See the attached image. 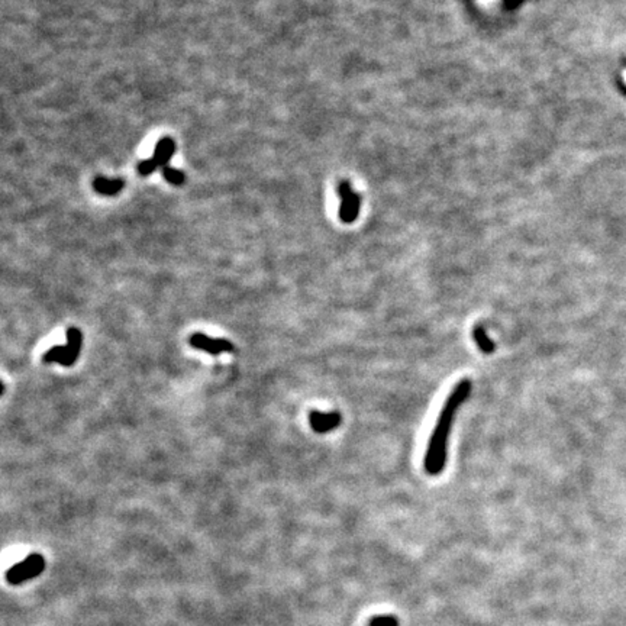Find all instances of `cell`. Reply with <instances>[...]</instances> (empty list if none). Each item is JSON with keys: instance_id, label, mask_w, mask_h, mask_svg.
<instances>
[{"instance_id": "obj_1", "label": "cell", "mask_w": 626, "mask_h": 626, "mask_svg": "<svg viewBox=\"0 0 626 626\" xmlns=\"http://www.w3.org/2000/svg\"><path fill=\"white\" fill-rule=\"evenodd\" d=\"M471 387L473 386L468 379L459 380L450 393L448 399L445 400L424 457V467L429 475H438L445 468L446 455H448V453H446L448 451V439L455 415L459 406L470 397Z\"/></svg>"}, {"instance_id": "obj_2", "label": "cell", "mask_w": 626, "mask_h": 626, "mask_svg": "<svg viewBox=\"0 0 626 626\" xmlns=\"http://www.w3.org/2000/svg\"><path fill=\"white\" fill-rule=\"evenodd\" d=\"M83 347V334L77 328H68L67 330V344L66 345H54L46 354L42 355L44 364L57 363L61 367H73L76 364Z\"/></svg>"}, {"instance_id": "obj_3", "label": "cell", "mask_w": 626, "mask_h": 626, "mask_svg": "<svg viewBox=\"0 0 626 626\" xmlns=\"http://www.w3.org/2000/svg\"><path fill=\"white\" fill-rule=\"evenodd\" d=\"M44 567H46V561H44L42 556L39 554H31L28 556L23 561L18 562L17 565L8 571L6 577L9 580V583L12 585H19L22 581H26L32 577H37L42 573Z\"/></svg>"}, {"instance_id": "obj_4", "label": "cell", "mask_w": 626, "mask_h": 626, "mask_svg": "<svg viewBox=\"0 0 626 626\" xmlns=\"http://www.w3.org/2000/svg\"><path fill=\"white\" fill-rule=\"evenodd\" d=\"M189 344L199 351H205L209 355H220V354H232L235 352V345L232 342L220 338H211L203 332H195L189 338Z\"/></svg>"}, {"instance_id": "obj_5", "label": "cell", "mask_w": 626, "mask_h": 626, "mask_svg": "<svg viewBox=\"0 0 626 626\" xmlns=\"http://www.w3.org/2000/svg\"><path fill=\"white\" fill-rule=\"evenodd\" d=\"M341 413L339 412H330V413H323L313 410L309 413V425L310 428L318 432V434H326V432H331L332 429L338 428L341 425Z\"/></svg>"}, {"instance_id": "obj_6", "label": "cell", "mask_w": 626, "mask_h": 626, "mask_svg": "<svg viewBox=\"0 0 626 626\" xmlns=\"http://www.w3.org/2000/svg\"><path fill=\"white\" fill-rule=\"evenodd\" d=\"M176 154V142L170 137L161 138L158 144L155 145V151L153 155V160L157 162L158 167H166L169 166V162L171 157Z\"/></svg>"}, {"instance_id": "obj_7", "label": "cell", "mask_w": 626, "mask_h": 626, "mask_svg": "<svg viewBox=\"0 0 626 626\" xmlns=\"http://www.w3.org/2000/svg\"><path fill=\"white\" fill-rule=\"evenodd\" d=\"M125 183L121 178H106V177H96L93 182V187L100 195L113 196L117 195L119 191L124 189Z\"/></svg>"}, {"instance_id": "obj_8", "label": "cell", "mask_w": 626, "mask_h": 626, "mask_svg": "<svg viewBox=\"0 0 626 626\" xmlns=\"http://www.w3.org/2000/svg\"><path fill=\"white\" fill-rule=\"evenodd\" d=\"M473 339L474 342L477 344V347L480 348L482 352L484 354H493L496 347H495V342L490 339V336L487 335L486 330H484V326L483 325H475L474 326V330H473Z\"/></svg>"}, {"instance_id": "obj_9", "label": "cell", "mask_w": 626, "mask_h": 626, "mask_svg": "<svg viewBox=\"0 0 626 626\" xmlns=\"http://www.w3.org/2000/svg\"><path fill=\"white\" fill-rule=\"evenodd\" d=\"M161 173H162V177L166 178V180L173 184V186H182L184 182H186V176L183 171L180 170H177L174 167H170V166H166V167H162L161 169Z\"/></svg>"}, {"instance_id": "obj_10", "label": "cell", "mask_w": 626, "mask_h": 626, "mask_svg": "<svg viewBox=\"0 0 626 626\" xmlns=\"http://www.w3.org/2000/svg\"><path fill=\"white\" fill-rule=\"evenodd\" d=\"M157 169H158V166H157V162L153 160V157L142 160L141 162H138V166H137V171L140 173V176H144V177L153 174Z\"/></svg>"}, {"instance_id": "obj_11", "label": "cell", "mask_w": 626, "mask_h": 626, "mask_svg": "<svg viewBox=\"0 0 626 626\" xmlns=\"http://www.w3.org/2000/svg\"><path fill=\"white\" fill-rule=\"evenodd\" d=\"M370 626H397V620L393 616H380L372 620Z\"/></svg>"}]
</instances>
